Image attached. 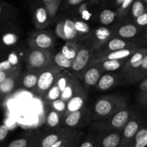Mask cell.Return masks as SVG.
Returning <instances> with one entry per match:
<instances>
[{"label":"cell","mask_w":147,"mask_h":147,"mask_svg":"<svg viewBox=\"0 0 147 147\" xmlns=\"http://www.w3.org/2000/svg\"><path fill=\"white\" fill-rule=\"evenodd\" d=\"M70 133L72 132L70 131L62 130L55 133H51L50 134L43 136L40 139V137L34 138L30 147H51L57 141Z\"/></svg>","instance_id":"cell-1"},{"label":"cell","mask_w":147,"mask_h":147,"mask_svg":"<svg viewBox=\"0 0 147 147\" xmlns=\"http://www.w3.org/2000/svg\"><path fill=\"white\" fill-rule=\"evenodd\" d=\"M121 139V134L119 131L108 133L96 138V147H119Z\"/></svg>","instance_id":"cell-2"},{"label":"cell","mask_w":147,"mask_h":147,"mask_svg":"<svg viewBox=\"0 0 147 147\" xmlns=\"http://www.w3.org/2000/svg\"><path fill=\"white\" fill-rule=\"evenodd\" d=\"M89 58H90V53L88 50L86 49H81L79 50L72 63L73 70L76 72L83 70L87 65Z\"/></svg>","instance_id":"cell-3"},{"label":"cell","mask_w":147,"mask_h":147,"mask_svg":"<svg viewBox=\"0 0 147 147\" xmlns=\"http://www.w3.org/2000/svg\"><path fill=\"white\" fill-rule=\"evenodd\" d=\"M55 80V76L52 72L45 71L38 77L37 86L40 91H47L53 86Z\"/></svg>","instance_id":"cell-4"},{"label":"cell","mask_w":147,"mask_h":147,"mask_svg":"<svg viewBox=\"0 0 147 147\" xmlns=\"http://www.w3.org/2000/svg\"><path fill=\"white\" fill-rule=\"evenodd\" d=\"M129 113L127 111H121L118 112L111 119V124L112 129L116 130H120V129L124 128L126 123L129 122Z\"/></svg>","instance_id":"cell-5"},{"label":"cell","mask_w":147,"mask_h":147,"mask_svg":"<svg viewBox=\"0 0 147 147\" xmlns=\"http://www.w3.org/2000/svg\"><path fill=\"white\" fill-rule=\"evenodd\" d=\"M46 55L40 50H34L28 56V63L33 68L42 67L46 63Z\"/></svg>","instance_id":"cell-6"},{"label":"cell","mask_w":147,"mask_h":147,"mask_svg":"<svg viewBox=\"0 0 147 147\" xmlns=\"http://www.w3.org/2000/svg\"><path fill=\"white\" fill-rule=\"evenodd\" d=\"M14 73L9 77L7 78L4 82L0 83V97L9 94L14 90L16 86L17 76Z\"/></svg>","instance_id":"cell-7"},{"label":"cell","mask_w":147,"mask_h":147,"mask_svg":"<svg viewBox=\"0 0 147 147\" xmlns=\"http://www.w3.org/2000/svg\"><path fill=\"white\" fill-rule=\"evenodd\" d=\"M113 110V104L106 99H101L96 102L95 105V111L100 116H107Z\"/></svg>","instance_id":"cell-8"},{"label":"cell","mask_w":147,"mask_h":147,"mask_svg":"<svg viewBox=\"0 0 147 147\" xmlns=\"http://www.w3.org/2000/svg\"><path fill=\"white\" fill-rule=\"evenodd\" d=\"M1 43L5 47H11L18 42L19 36L11 31H2L1 34Z\"/></svg>","instance_id":"cell-9"},{"label":"cell","mask_w":147,"mask_h":147,"mask_svg":"<svg viewBox=\"0 0 147 147\" xmlns=\"http://www.w3.org/2000/svg\"><path fill=\"white\" fill-rule=\"evenodd\" d=\"M147 146V128H142L138 131L129 147Z\"/></svg>","instance_id":"cell-10"},{"label":"cell","mask_w":147,"mask_h":147,"mask_svg":"<svg viewBox=\"0 0 147 147\" xmlns=\"http://www.w3.org/2000/svg\"><path fill=\"white\" fill-rule=\"evenodd\" d=\"M63 36L65 40H73L77 36L78 32L75 27V22L70 20H65L63 26Z\"/></svg>","instance_id":"cell-11"},{"label":"cell","mask_w":147,"mask_h":147,"mask_svg":"<svg viewBox=\"0 0 147 147\" xmlns=\"http://www.w3.org/2000/svg\"><path fill=\"white\" fill-rule=\"evenodd\" d=\"M147 53L146 50H139V51L136 52L129 60V64H130L131 67L135 70H139L140 72L141 66H142V62H143V59L144 55Z\"/></svg>","instance_id":"cell-12"},{"label":"cell","mask_w":147,"mask_h":147,"mask_svg":"<svg viewBox=\"0 0 147 147\" xmlns=\"http://www.w3.org/2000/svg\"><path fill=\"white\" fill-rule=\"evenodd\" d=\"M100 79V71L96 67H91L86 73L84 80L89 86H94Z\"/></svg>","instance_id":"cell-13"},{"label":"cell","mask_w":147,"mask_h":147,"mask_svg":"<svg viewBox=\"0 0 147 147\" xmlns=\"http://www.w3.org/2000/svg\"><path fill=\"white\" fill-rule=\"evenodd\" d=\"M138 33V29L134 24H125L120 27L119 30V34L123 38H132Z\"/></svg>","instance_id":"cell-14"},{"label":"cell","mask_w":147,"mask_h":147,"mask_svg":"<svg viewBox=\"0 0 147 147\" xmlns=\"http://www.w3.org/2000/svg\"><path fill=\"white\" fill-rule=\"evenodd\" d=\"M84 103L83 98L80 97V96H73V98L70 99L67 103V111L73 112L76 111H80L82 109Z\"/></svg>","instance_id":"cell-15"},{"label":"cell","mask_w":147,"mask_h":147,"mask_svg":"<svg viewBox=\"0 0 147 147\" xmlns=\"http://www.w3.org/2000/svg\"><path fill=\"white\" fill-rule=\"evenodd\" d=\"M81 119V112L80 111L70 112V114L65 119V123L66 126L70 128H74L78 125Z\"/></svg>","instance_id":"cell-16"},{"label":"cell","mask_w":147,"mask_h":147,"mask_svg":"<svg viewBox=\"0 0 147 147\" xmlns=\"http://www.w3.org/2000/svg\"><path fill=\"white\" fill-rule=\"evenodd\" d=\"M35 43L39 47L42 49H47L53 45V40L47 34H39L35 38Z\"/></svg>","instance_id":"cell-17"},{"label":"cell","mask_w":147,"mask_h":147,"mask_svg":"<svg viewBox=\"0 0 147 147\" xmlns=\"http://www.w3.org/2000/svg\"><path fill=\"white\" fill-rule=\"evenodd\" d=\"M146 4L143 0H135L131 5V14L135 19L146 11Z\"/></svg>","instance_id":"cell-18"},{"label":"cell","mask_w":147,"mask_h":147,"mask_svg":"<svg viewBox=\"0 0 147 147\" xmlns=\"http://www.w3.org/2000/svg\"><path fill=\"white\" fill-rule=\"evenodd\" d=\"M115 81L114 77L111 75L106 74L100 78L98 82V88L101 90H106L110 88L113 85Z\"/></svg>","instance_id":"cell-19"},{"label":"cell","mask_w":147,"mask_h":147,"mask_svg":"<svg viewBox=\"0 0 147 147\" xmlns=\"http://www.w3.org/2000/svg\"><path fill=\"white\" fill-rule=\"evenodd\" d=\"M132 50L129 49H122V50L113 51L107 55L108 60H121L122 59L126 58L131 55Z\"/></svg>","instance_id":"cell-20"},{"label":"cell","mask_w":147,"mask_h":147,"mask_svg":"<svg viewBox=\"0 0 147 147\" xmlns=\"http://www.w3.org/2000/svg\"><path fill=\"white\" fill-rule=\"evenodd\" d=\"M116 18V13L111 9H105L100 14V21L104 25H109L113 22Z\"/></svg>","instance_id":"cell-21"},{"label":"cell","mask_w":147,"mask_h":147,"mask_svg":"<svg viewBox=\"0 0 147 147\" xmlns=\"http://www.w3.org/2000/svg\"><path fill=\"white\" fill-rule=\"evenodd\" d=\"M55 63L60 67L63 68H70L72 66L71 60L67 58L62 53H58L55 55Z\"/></svg>","instance_id":"cell-22"},{"label":"cell","mask_w":147,"mask_h":147,"mask_svg":"<svg viewBox=\"0 0 147 147\" xmlns=\"http://www.w3.org/2000/svg\"><path fill=\"white\" fill-rule=\"evenodd\" d=\"M33 139L30 137H22L10 142L7 147H30Z\"/></svg>","instance_id":"cell-23"},{"label":"cell","mask_w":147,"mask_h":147,"mask_svg":"<svg viewBox=\"0 0 147 147\" xmlns=\"http://www.w3.org/2000/svg\"><path fill=\"white\" fill-rule=\"evenodd\" d=\"M121 66V63L117 60H107L102 64V67L107 71H114L119 69Z\"/></svg>","instance_id":"cell-24"},{"label":"cell","mask_w":147,"mask_h":147,"mask_svg":"<svg viewBox=\"0 0 147 147\" xmlns=\"http://www.w3.org/2000/svg\"><path fill=\"white\" fill-rule=\"evenodd\" d=\"M60 123V116L55 111H51L47 117V123L49 127L55 128Z\"/></svg>","instance_id":"cell-25"},{"label":"cell","mask_w":147,"mask_h":147,"mask_svg":"<svg viewBox=\"0 0 147 147\" xmlns=\"http://www.w3.org/2000/svg\"><path fill=\"white\" fill-rule=\"evenodd\" d=\"M37 80H38V78L36 75L27 74L23 78V86L26 88H32L34 86H37Z\"/></svg>","instance_id":"cell-26"},{"label":"cell","mask_w":147,"mask_h":147,"mask_svg":"<svg viewBox=\"0 0 147 147\" xmlns=\"http://www.w3.org/2000/svg\"><path fill=\"white\" fill-rule=\"evenodd\" d=\"M126 45H127V44L123 40L115 38L109 42V49L110 50H112V51H116V50L125 49V47Z\"/></svg>","instance_id":"cell-27"},{"label":"cell","mask_w":147,"mask_h":147,"mask_svg":"<svg viewBox=\"0 0 147 147\" xmlns=\"http://www.w3.org/2000/svg\"><path fill=\"white\" fill-rule=\"evenodd\" d=\"M111 35L110 30L105 27H100L95 32V36L96 39L100 41H104L107 40Z\"/></svg>","instance_id":"cell-28"},{"label":"cell","mask_w":147,"mask_h":147,"mask_svg":"<svg viewBox=\"0 0 147 147\" xmlns=\"http://www.w3.org/2000/svg\"><path fill=\"white\" fill-rule=\"evenodd\" d=\"M35 18L40 24H43L47 20V9L42 7L37 8L35 11Z\"/></svg>","instance_id":"cell-29"},{"label":"cell","mask_w":147,"mask_h":147,"mask_svg":"<svg viewBox=\"0 0 147 147\" xmlns=\"http://www.w3.org/2000/svg\"><path fill=\"white\" fill-rule=\"evenodd\" d=\"M61 97V91L57 87V86H52L48 90L47 93V98L51 101H54V100L59 99Z\"/></svg>","instance_id":"cell-30"},{"label":"cell","mask_w":147,"mask_h":147,"mask_svg":"<svg viewBox=\"0 0 147 147\" xmlns=\"http://www.w3.org/2000/svg\"><path fill=\"white\" fill-rule=\"evenodd\" d=\"M61 53L65 56L67 58L70 59V60H74L76 57L77 53H76V48L73 47L70 45H65L62 48Z\"/></svg>","instance_id":"cell-31"},{"label":"cell","mask_w":147,"mask_h":147,"mask_svg":"<svg viewBox=\"0 0 147 147\" xmlns=\"http://www.w3.org/2000/svg\"><path fill=\"white\" fill-rule=\"evenodd\" d=\"M75 27H76L78 32L82 33V34H86L90 31V27L88 24L84 22L80 21V20L75 22Z\"/></svg>","instance_id":"cell-32"},{"label":"cell","mask_w":147,"mask_h":147,"mask_svg":"<svg viewBox=\"0 0 147 147\" xmlns=\"http://www.w3.org/2000/svg\"><path fill=\"white\" fill-rule=\"evenodd\" d=\"M52 106H53V108L55 109V111L63 112L65 110L66 107H67V104L65 103V101L62 100L61 98H59L53 101Z\"/></svg>","instance_id":"cell-33"},{"label":"cell","mask_w":147,"mask_h":147,"mask_svg":"<svg viewBox=\"0 0 147 147\" xmlns=\"http://www.w3.org/2000/svg\"><path fill=\"white\" fill-rule=\"evenodd\" d=\"M73 94H74V92H73V87L70 85H67L65 89L61 93L60 98L65 102L68 101L71 98L73 97Z\"/></svg>","instance_id":"cell-34"},{"label":"cell","mask_w":147,"mask_h":147,"mask_svg":"<svg viewBox=\"0 0 147 147\" xmlns=\"http://www.w3.org/2000/svg\"><path fill=\"white\" fill-rule=\"evenodd\" d=\"M80 136L78 134H76L74 137L70 139V140L67 141V142L64 143L59 147H78L80 145Z\"/></svg>","instance_id":"cell-35"},{"label":"cell","mask_w":147,"mask_h":147,"mask_svg":"<svg viewBox=\"0 0 147 147\" xmlns=\"http://www.w3.org/2000/svg\"><path fill=\"white\" fill-rule=\"evenodd\" d=\"M9 128L5 124L0 126V147L2 146L3 143L7 139L9 134Z\"/></svg>","instance_id":"cell-36"},{"label":"cell","mask_w":147,"mask_h":147,"mask_svg":"<svg viewBox=\"0 0 147 147\" xmlns=\"http://www.w3.org/2000/svg\"><path fill=\"white\" fill-rule=\"evenodd\" d=\"M7 59H8L9 61L10 62L11 65H12L13 67H14L16 68V66H17V65L20 63V58H19V56L17 53H10L9 54L7 55Z\"/></svg>","instance_id":"cell-37"},{"label":"cell","mask_w":147,"mask_h":147,"mask_svg":"<svg viewBox=\"0 0 147 147\" xmlns=\"http://www.w3.org/2000/svg\"><path fill=\"white\" fill-rule=\"evenodd\" d=\"M136 22L140 27L147 26V10L144 14L136 18Z\"/></svg>","instance_id":"cell-38"},{"label":"cell","mask_w":147,"mask_h":147,"mask_svg":"<svg viewBox=\"0 0 147 147\" xmlns=\"http://www.w3.org/2000/svg\"><path fill=\"white\" fill-rule=\"evenodd\" d=\"M78 147H96V139L87 138L79 145Z\"/></svg>","instance_id":"cell-39"},{"label":"cell","mask_w":147,"mask_h":147,"mask_svg":"<svg viewBox=\"0 0 147 147\" xmlns=\"http://www.w3.org/2000/svg\"><path fill=\"white\" fill-rule=\"evenodd\" d=\"M67 85H68L67 84V80L65 77H64V76L60 77L57 82V87L59 88V89L60 90L61 93L65 89V88L67 87Z\"/></svg>","instance_id":"cell-40"},{"label":"cell","mask_w":147,"mask_h":147,"mask_svg":"<svg viewBox=\"0 0 147 147\" xmlns=\"http://www.w3.org/2000/svg\"><path fill=\"white\" fill-rule=\"evenodd\" d=\"M147 72V53L144 55L143 59V62H142V66L140 68V75L141 77H144L146 74Z\"/></svg>","instance_id":"cell-41"},{"label":"cell","mask_w":147,"mask_h":147,"mask_svg":"<svg viewBox=\"0 0 147 147\" xmlns=\"http://www.w3.org/2000/svg\"><path fill=\"white\" fill-rule=\"evenodd\" d=\"M15 73V70H10V71H3L0 70V83L4 82L6 79L10 76Z\"/></svg>","instance_id":"cell-42"},{"label":"cell","mask_w":147,"mask_h":147,"mask_svg":"<svg viewBox=\"0 0 147 147\" xmlns=\"http://www.w3.org/2000/svg\"><path fill=\"white\" fill-rule=\"evenodd\" d=\"M7 9H8V5L5 3L0 1V19H2L4 17L3 15L8 11Z\"/></svg>","instance_id":"cell-43"},{"label":"cell","mask_w":147,"mask_h":147,"mask_svg":"<svg viewBox=\"0 0 147 147\" xmlns=\"http://www.w3.org/2000/svg\"><path fill=\"white\" fill-rule=\"evenodd\" d=\"M134 1L135 0H124L123 2L120 5L121 9H127L128 8H129L133 4Z\"/></svg>","instance_id":"cell-44"},{"label":"cell","mask_w":147,"mask_h":147,"mask_svg":"<svg viewBox=\"0 0 147 147\" xmlns=\"http://www.w3.org/2000/svg\"><path fill=\"white\" fill-rule=\"evenodd\" d=\"M83 1L85 0H67V3L71 6H76L83 2Z\"/></svg>","instance_id":"cell-45"},{"label":"cell","mask_w":147,"mask_h":147,"mask_svg":"<svg viewBox=\"0 0 147 147\" xmlns=\"http://www.w3.org/2000/svg\"><path fill=\"white\" fill-rule=\"evenodd\" d=\"M82 15H83V18L85 19L86 20H89L90 17V14L87 11V10H84V11L82 12Z\"/></svg>","instance_id":"cell-46"},{"label":"cell","mask_w":147,"mask_h":147,"mask_svg":"<svg viewBox=\"0 0 147 147\" xmlns=\"http://www.w3.org/2000/svg\"><path fill=\"white\" fill-rule=\"evenodd\" d=\"M141 88H142V89L144 91H147V79H146V80L143 82V83H142V86H141Z\"/></svg>","instance_id":"cell-47"},{"label":"cell","mask_w":147,"mask_h":147,"mask_svg":"<svg viewBox=\"0 0 147 147\" xmlns=\"http://www.w3.org/2000/svg\"><path fill=\"white\" fill-rule=\"evenodd\" d=\"M143 100L145 103H147V91H144L143 95Z\"/></svg>","instance_id":"cell-48"},{"label":"cell","mask_w":147,"mask_h":147,"mask_svg":"<svg viewBox=\"0 0 147 147\" xmlns=\"http://www.w3.org/2000/svg\"><path fill=\"white\" fill-rule=\"evenodd\" d=\"M123 1H124V0H116V3L118 5H121V4L123 2Z\"/></svg>","instance_id":"cell-49"},{"label":"cell","mask_w":147,"mask_h":147,"mask_svg":"<svg viewBox=\"0 0 147 147\" xmlns=\"http://www.w3.org/2000/svg\"><path fill=\"white\" fill-rule=\"evenodd\" d=\"M45 2L47 3H49V2H57V1H58V0H44Z\"/></svg>","instance_id":"cell-50"},{"label":"cell","mask_w":147,"mask_h":147,"mask_svg":"<svg viewBox=\"0 0 147 147\" xmlns=\"http://www.w3.org/2000/svg\"><path fill=\"white\" fill-rule=\"evenodd\" d=\"M143 1L146 4V6H147V0H143Z\"/></svg>","instance_id":"cell-51"},{"label":"cell","mask_w":147,"mask_h":147,"mask_svg":"<svg viewBox=\"0 0 147 147\" xmlns=\"http://www.w3.org/2000/svg\"><path fill=\"white\" fill-rule=\"evenodd\" d=\"M93 1H100V0H93Z\"/></svg>","instance_id":"cell-52"},{"label":"cell","mask_w":147,"mask_h":147,"mask_svg":"<svg viewBox=\"0 0 147 147\" xmlns=\"http://www.w3.org/2000/svg\"><path fill=\"white\" fill-rule=\"evenodd\" d=\"M146 40H147V32H146Z\"/></svg>","instance_id":"cell-53"},{"label":"cell","mask_w":147,"mask_h":147,"mask_svg":"<svg viewBox=\"0 0 147 147\" xmlns=\"http://www.w3.org/2000/svg\"></svg>","instance_id":"cell-54"},{"label":"cell","mask_w":147,"mask_h":147,"mask_svg":"<svg viewBox=\"0 0 147 147\" xmlns=\"http://www.w3.org/2000/svg\"><path fill=\"white\" fill-rule=\"evenodd\" d=\"M146 147H147V146H146Z\"/></svg>","instance_id":"cell-55"}]
</instances>
